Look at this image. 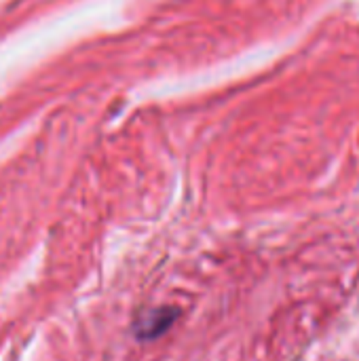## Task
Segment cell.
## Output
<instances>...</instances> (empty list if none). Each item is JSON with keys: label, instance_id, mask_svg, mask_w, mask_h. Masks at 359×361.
Listing matches in <instances>:
<instances>
[{"label": "cell", "instance_id": "obj_1", "mask_svg": "<svg viewBox=\"0 0 359 361\" xmlns=\"http://www.w3.org/2000/svg\"><path fill=\"white\" fill-rule=\"evenodd\" d=\"M180 317V311L174 307H159L154 311L144 313L138 322H135V336L140 341H154L159 336H163Z\"/></svg>", "mask_w": 359, "mask_h": 361}]
</instances>
